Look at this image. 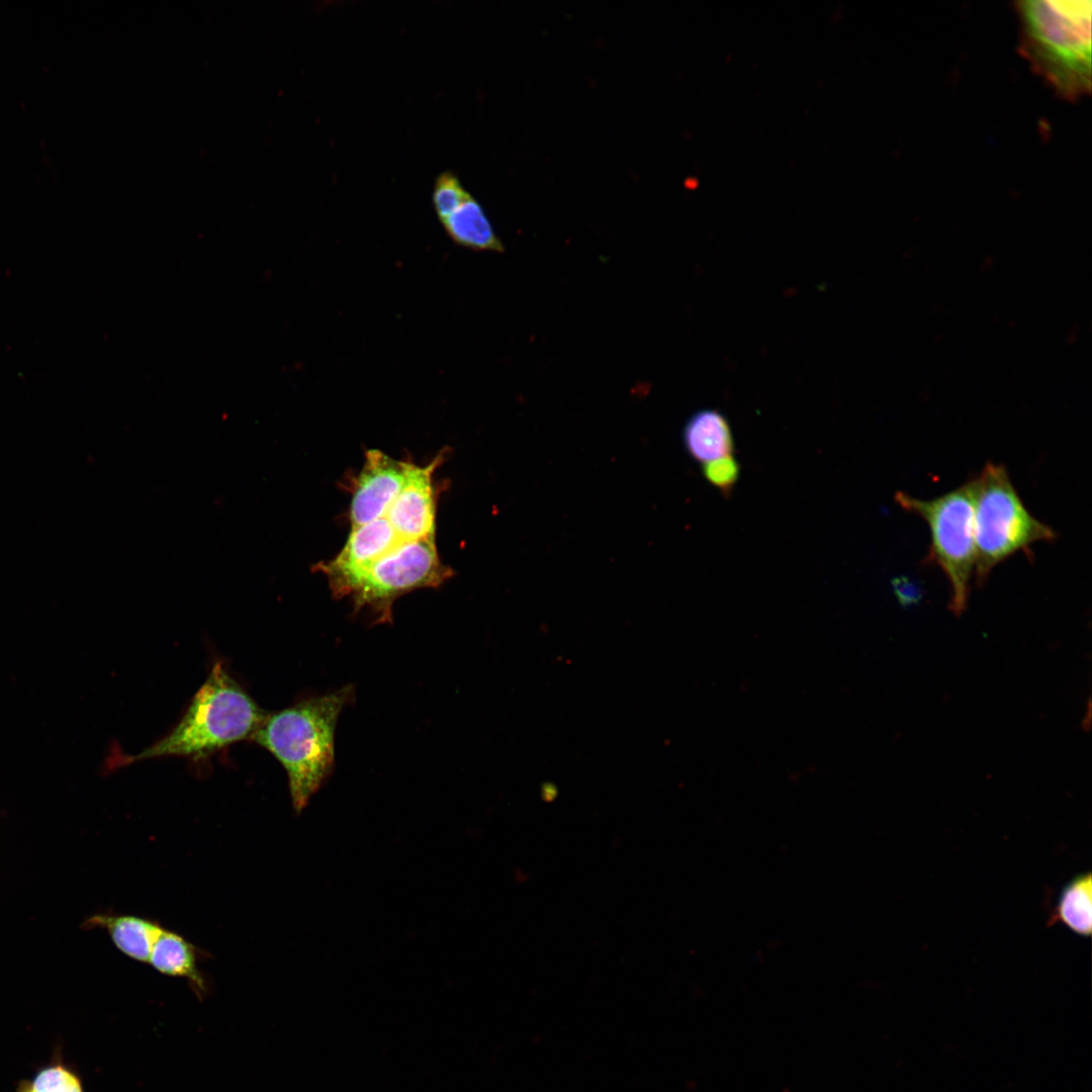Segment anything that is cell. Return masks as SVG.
Returning <instances> with one entry per match:
<instances>
[{
  "mask_svg": "<svg viewBox=\"0 0 1092 1092\" xmlns=\"http://www.w3.org/2000/svg\"><path fill=\"white\" fill-rule=\"evenodd\" d=\"M441 223L448 237L461 247L473 251H504L482 206L471 195Z\"/></svg>",
  "mask_w": 1092,
  "mask_h": 1092,
  "instance_id": "4fadbf2b",
  "label": "cell"
},
{
  "mask_svg": "<svg viewBox=\"0 0 1092 1092\" xmlns=\"http://www.w3.org/2000/svg\"><path fill=\"white\" fill-rule=\"evenodd\" d=\"M440 452L429 464L407 462L403 484L385 518L403 541L435 539L436 503L433 475L444 461Z\"/></svg>",
  "mask_w": 1092,
  "mask_h": 1092,
  "instance_id": "ba28073f",
  "label": "cell"
},
{
  "mask_svg": "<svg viewBox=\"0 0 1092 1092\" xmlns=\"http://www.w3.org/2000/svg\"><path fill=\"white\" fill-rule=\"evenodd\" d=\"M407 462L376 449L365 453L352 492L350 523L356 528L386 516L404 481Z\"/></svg>",
  "mask_w": 1092,
  "mask_h": 1092,
  "instance_id": "9c48e42d",
  "label": "cell"
},
{
  "mask_svg": "<svg viewBox=\"0 0 1092 1092\" xmlns=\"http://www.w3.org/2000/svg\"><path fill=\"white\" fill-rule=\"evenodd\" d=\"M90 923L104 928L115 947L127 958L148 964L154 943L164 927L158 921L131 915H96Z\"/></svg>",
  "mask_w": 1092,
  "mask_h": 1092,
  "instance_id": "7c38bea8",
  "label": "cell"
},
{
  "mask_svg": "<svg viewBox=\"0 0 1092 1092\" xmlns=\"http://www.w3.org/2000/svg\"><path fill=\"white\" fill-rule=\"evenodd\" d=\"M702 469L704 477L726 496L732 492L740 476V465L732 455L706 462Z\"/></svg>",
  "mask_w": 1092,
  "mask_h": 1092,
  "instance_id": "e0dca14e",
  "label": "cell"
},
{
  "mask_svg": "<svg viewBox=\"0 0 1092 1092\" xmlns=\"http://www.w3.org/2000/svg\"><path fill=\"white\" fill-rule=\"evenodd\" d=\"M892 585L898 602L903 607L917 605L922 600L921 587L907 577H896Z\"/></svg>",
  "mask_w": 1092,
  "mask_h": 1092,
  "instance_id": "ac0fdd59",
  "label": "cell"
},
{
  "mask_svg": "<svg viewBox=\"0 0 1092 1092\" xmlns=\"http://www.w3.org/2000/svg\"><path fill=\"white\" fill-rule=\"evenodd\" d=\"M895 502L923 519L930 532L926 561L938 566L950 585L949 609L961 616L968 607L975 570L974 481L930 499L898 491Z\"/></svg>",
  "mask_w": 1092,
  "mask_h": 1092,
  "instance_id": "5b68a950",
  "label": "cell"
},
{
  "mask_svg": "<svg viewBox=\"0 0 1092 1092\" xmlns=\"http://www.w3.org/2000/svg\"><path fill=\"white\" fill-rule=\"evenodd\" d=\"M471 194L451 171L442 172L435 180L432 201L440 222L456 210Z\"/></svg>",
  "mask_w": 1092,
  "mask_h": 1092,
  "instance_id": "2e32d148",
  "label": "cell"
},
{
  "mask_svg": "<svg viewBox=\"0 0 1092 1092\" xmlns=\"http://www.w3.org/2000/svg\"><path fill=\"white\" fill-rule=\"evenodd\" d=\"M974 481L975 580L983 585L991 571L1010 556L1057 533L1024 506L1003 464L986 462Z\"/></svg>",
  "mask_w": 1092,
  "mask_h": 1092,
  "instance_id": "277c9868",
  "label": "cell"
},
{
  "mask_svg": "<svg viewBox=\"0 0 1092 1092\" xmlns=\"http://www.w3.org/2000/svg\"><path fill=\"white\" fill-rule=\"evenodd\" d=\"M1091 874H1081L1062 889L1052 921H1059L1073 932L1089 936L1092 930Z\"/></svg>",
  "mask_w": 1092,
  "mask_h": 1092,
  "instance_id": "5bb4252c",
  "label": "cell"
},
{
  "mask_svg": "<svg viewBox=\"0 0 1092 1092\" xmlns=\"http://www.w3.org/2000/svg\"><path fill=\"white\" fill-rule=\"evenodd\" d=\"M682 439L690 456L703 464L734 452L729 423L715 410H702L691 416L684 428Z\"/></svg>",
  "mask_w": 1092,
  "mask_h": 1092,
  "instance_id": "8fae6325",
  "label": "cell"
},
{
  "mask_svg": "<svg viewBox=\"0 0 1092 1092\" xmlns=\"http://www.w3.org/2000/svg\"><path fill=\"white\" fill-rule=\"evenodd\" d=\"M403 540L385 517L352 528L336 557L315 565L329 581L335 598H348L351 589L365 571Z\"/></svg>",
  "mask_w": 1092,
  "mask_h": 1092,
  "instance_id": "52a82bcc",
  "label": "cell"
},
{
  "mask_svg": "<svg viewBox=\"0 0 1092 1092\" xmlns=\"http://www.w3.org/2000/svg\"><path fill=\"white\" fill-rule=\"evenodd\" d=\"M1019 53L1066 100L1091 89V1L1025 0L1015 3Z\"/></svg>",
  "mask_w": 1092,
  "mask_h": 1092,
  "instance_id": "7a4b0ae2",
  "label": "cell"
},
{
  "mask_svg": "<svg viewBox=\"0 0 1092 1092\" xmlns=\"http://www.w3.org/2000/svg\"><path fill=\"white\" fill-rule=\"evenodd\" d=\"M453 575L441 561L435 539L403 541L372 564L348 598L355 610H368L375 623H390L393 602L423 587H436Z\"/></svg>",
  "mask_w": 1092,
  "mask_h": 1092,
  "instance_id": "8992f818",
  "label": "cell"
},
{
  "mask_svg": "<svg viewBox=\"0 0 1092 1092\" xmlns=\"http://www.w3.org/2000/svg\"><path fill=\"white\" fill-rule=\"evenodd\" d=\"M353 697V687L346 686L267 714L252 737L285 769L292 806L297 814L332 772L337 722Z\"/></svg>",
  "mask_w": 1092,
  "mask_h": 1092,
  "instance_id": "6da1fadb",
  "label": "cell"
},
{
  "mask_svg": "<svg viewBox=\"0 0 1092 1092\" xmlns=\"http://www.w3.org/2000/svg\"><path fill=\"white\" fill-rule=\"evenodd\" d=\"M266 715L223 664L216 662L179 723L159 741L124 761L164 756L200 758L251 739Z\"/></svg>",
  "mask_w": 1092,
  "mask_h": 1092,
  "instance_id": "3957f363",
  "label": "cell"
},
{
  "mask_svg": "<svg viewBox=\"0 0 1092 1092\" xmlns=\"http://www.w3.org/2000/svg\"><path fill=\"white\" fill-rule=\"evenodd\" d=\"M15 1092H86L82 1077L60 1052L34 1074L17 1083Z\"/></svg>",
  "mask_w": 1092,
  "mask_h": 1092,
  "instance_id": "9a60e30c",
  "label": "cell"
},
{
  "mask_svg": "<svg viewBox=\"0 0 1092 1092\" xmlns=\"http://www.w3.org/2000/svg\"><path fill=\"white\" fill-rule=\"evenodd\" d=\"M201 954L202 951L184 936L163 927L154 943L148 964L163 975L186 980L195 995L202 1000L208 993V985L198 967Z\"/></svg>",
  "mask_w": 1092,
  "mask_h": 1092,
  "instance_id": "30bf717a",
  "label": "cell"
}]
</instances>
